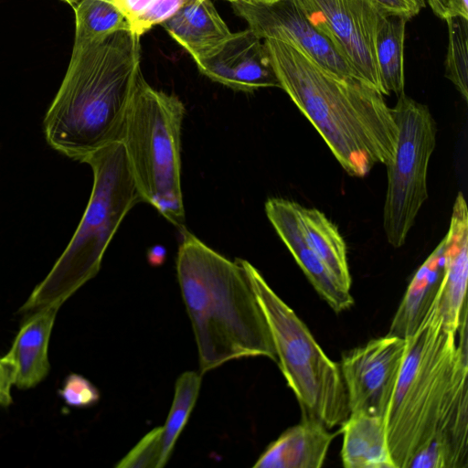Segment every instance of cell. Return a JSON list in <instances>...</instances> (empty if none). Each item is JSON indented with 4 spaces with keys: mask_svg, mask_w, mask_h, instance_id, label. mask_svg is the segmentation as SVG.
<instances>
[{
    "mask_svg": "<svg viewBox=\"0 0 468 468\" xmlns=\"http://www.w3.org/2000/svg\"><path fill=\"white\" fill-rule=\"evenodd\" d=\"M119 468H162L161 427L149 431L116 464Z\"/></svg>",
    "mask_w": 468,
    "mask_h": 468,
    "instance_id": "25",
    "label": "cell"
},
{
    "mask_svg": "<svg viewBox=\"0 0 468 468\" xmlns=\"http://www.w3.org/2000/svg\"><path fill=\"white\" fill-rule=\"evenodd\" d=\"M438 295V294H437ZM467 315L458 332L442 326L437 297L407 349L385 417L396 468L429 448L445 468L468 466Z\"/></svg>",
    "mask_w": 468,
    "mask_h": 468,
    "instance_id": "1",
    "label": "cell"
},
{
    "mask_svg": "<svg viewBox=\"0 0 468 468\" xmlns=\"http://www.w3.org/2000/svg\"><path fill=\"white\" fill-rule=\"evenodd\" d=\"M16 383V369L7 355L0 357V407L9 406L13 399L11 388Z\"/></svg>",
    "mask_w": 468,
    "mask_h": 468,
    "instance_id": "29",
    "label": "cell"
},
{
    "mask_svg": "<svg viewBox=\"0 0 468 468\" xmlns=\"http://www.w3.org/2000/svg\"><path fill=\"white\" fill-rule=\"evenodd\" d=\"M238 261L266 317L277 364L298 400L302 416L315 419L327 429L341 425L349 409L339 364L325 355L305 324L261 272L249 261Z\"/></svg>",
    "mask_w": 468,
    "mask_h": 468,
    "instance_id": "7",
    "label": "cell"
},
{
    "mask_svg": "<svg viewBox=\"0 0 468 468\" xmlns=\"http://www.w3.org/2000/svg\"><path fill=\"white\" fill-rule=\"evenodd\" d=\"M398 97L392 110L399 134L393 159L386 165L388 186L383 209L384 231L394 248L404 245L428 198V167L437 132L426 105L404 92Z\"/></svg>",
    "mask_w": 468,
    "mask_h": 468,
    "instance_id": "8",
    "label": "cell"
},
{
    "mask_svg": "<svg viewBox=\"0 0 468 468\" xmlns=\"http://www.w3.org/2000/svg\"><path fill=\"white\" fill-rule=\"evenodd\" d=\"M196 64L203 75L234 90L280 88L264 42L250 28L231 33L216 52Z\"/></svg>",
    "mask_w": 468,
    "mask_h": 468,
    "instance_id": "12",
    "label": "cell"
},
{
    "mask_svg": "<svg viewBox=\"0 0 468 468\" xmlns=\"http://www.w3.org/2000/svg\"><path fill=\"white\" fill-rule=\"evenodd\" d=\"M127 18L131 29L154 7L157 0H110Z\"/></svg>",
    "mask_w": 468,
    "mask_h": 468,
    "instance_id": "28",
    "label": "cell"
},
{
    "mask_svg": "<svg viewBox=\"0 0 468 468\" xmlns=\"http://www.w3.org/2000/svg\"><path fill=\"white\" fill-rule=\"evenodd\" d=\"M338 431L343 434L341 459L346 468H396L385 418L350 413Z\"/></svg>",
    "mask_w": 468,
    "mask_h": 468,
    "instance_id": "19",
    "label": "cell"
},
{
    "mask_svg": "<svg viewBox=\"0 0 468 468\" xmlns=\"http://www.w3.org/2000/svg\"><path fill=\"white\" fill-rule=\"evenodd\" d=\"M187 0H157L154 7L135 25L133 31L140 37L153 27L171 17Z\"/></svg>",
    "mask_w": 468,
    "mask_h": 468,
    "instance_id": "27",
    "label": "cell"
},
{
    "mask_svg": "<svg viewBox=\"0 0 468 468\" xmlns=\"http://www.w3.org/2000/svg\"><path fill=\"white\" fill-rule=\"evenodd\" d=\"M58 394L66 404L77 408L92 406L100 399L98 388L89 379L75 373L66 378Z\"/></svg>",
    "mask_w": 468,
    "mask_h": 468,
    "instance_id": "26",
    "label": "cell"
},
{
    "mask_svg": "<svg viewBox=\"0 0 468 468\" xmlns=\"http://www.w3.org/2000/svg\"><path fill=\"white\" fill-rule=\"evenodd\" d=\"M443 239L446 267L437 295L438 309L442 326L458 332L463 319L467 315L468 210L462 192L455 198L450 227Z\"/></svg>",
    "mask_w": 468,
    "mask_h": 468,
    "instance_id": "14",
    "label": "cell"
},
{
    "mask_svg": "<svg viewBox=\"0 0 468 468\" xmlns=\"http://www.w3.org/2000/svg\"><path fill=\"white\" fill-rule=\"evenodd\" d=\"M299 204L282 197L265 202L266 216L316 292L335 311L350 309L354 298L308 245L300 221Z\"/></svg>",
    "mask_w": 468,
    "mask_h": 468,
    "instance_id": "13",
    "label": "cell"
},
{
    "mask_svg": "<svg viewBox=\"0 0 468 468\" xmlns=\"http://www.w3.org/2000/svg\"><path fill=\"white\" fill-rule=\"evenodd\" d=\"M293 1L360 79L383 94L376 38L381 21L389 13L373 0Z\"/></svg>",
    "mask_w": 468,
    "mask_h": 468,
    "instance_id": "9",
    "label": "cell"
},
{
    "mask_svg": "<svg viewBox=\"0 0 468 468\" xmlns=\"http://www.w3.org/2000/svg\"><path fill=\"white\" fill-rule=\"evenodd\" d=\"M389 14L410 19L425 7L424 0H373Z\"/></svg>",
    "mask_w": 468,
    "mask_h": 468,
    "instance_id": "31",
    "label": "cell"
},
{
    "mask_svg": "<svg viewBox=\"0 0 468 468\" xmlns=\"http://www.w3.org/2000/svg\"><path fill=\"white\" fill-rule=\"evenodd\" d=\"M186 113L175 94L154 89L141 68L133 81L122 143L142 200L185 228L181 127Z\"/></svg>",
    "mask_w": 468,
    "mask_h": 468,
    "instance_id": "6",
    "label": "cell"
},
{
    "mask_svg": "<svg viewBox=\"0 0 468 468\" xmlns=\"http://www.w3.org/2000/svg\"><path fill=\"white\" fill-rule=\"evenodd\" d=\"M263 42L280 88L348 175L363 177L376 164L391 162L399 130L385 95L361 80L325 69L291 40Z\"/></svg>",
    "mask_w": 468,
    "mask_h": 468,
    "instance_id": "2",
    "label": "cell"
},
{
    "mask_svg": "<svg viewBox=\"0 0 468 468\" xmlns=\"http://www.w3.org/2000/svg\"><path fill=\"white\" fill-rule=\"evenodd\" d=\"M231 5L235 13L247 21L249 28L261 39L291 40L325 69L342 78L363 81L293 0H278L266 4L234 2Z\"/></svg>",
    "mask_w": 468,
    "mask_h": 468,
    "instance_id": "11",
    "label": "cell"
},
{
    "mask_svg": "<svg viewBox=\"0 0 468 468\" xmlns=\"http://www.w3.org/2000/svg\"><path fill=\"white\" fill-rule=\"evenodd\" d=\"M445 267L442 239L412 277L392 319L389 335L407 339L417 331L437 297Z\"/></svg>",
    "mask_w": 468,
    "mask_h": 468,
    "instance_id": "18",
    "label": "cell"
},
{
    "mask_svg": "<svg viewBox=\"0 0 468 468\" xmlns=\"http://www.w3.org/2000/svg\"><path fill=\"white\" fill-rule=\"evenodd\" d=\"M66 2L67 4L70 5L71 6H74L80 0H62Z\"/></svg>",
    "mask_w": 468,
    "mask_h": 468,
    "instance_id": "33",
    "label": "cell"
},
{
    "mask_svg": "<svg viewBox=\"0 0 468 468\" xmlns=\"http://www.w3.org/2000/svg\"><path fill=\"white\" fill-rule=\"evenodd\" d=\"M315 419L301 421L270 443L253 464L254 468H320L339 431L330 432Z\"/></svg>",
    "mask_w": 468,
    "mask_h": 468,
    "instance_id": "15",
    "label": "cell"
},
{
    "mask_svg": "<svg viewBox=\"0 0 468 468\" xmlns=\"http://www.w3.org/2000/svg\"><path fill=\"white\" fill-rule=\"evenodd\" d=\"M409 19L388 14L380 23L376 38V55L382 92L398 96L404 92V38Z\"/></svg>",
    "mask_w": 468,
    "mask_h": 468,
    "instance_id": "21",
    "label": "cell"
},
{
    "mask_svg": "<svg viewBox=\"0 0 468 468\" xmlns=\"http://www.w3.org/2000/svg\"><path fill=\"white\" fill-rule=\"evenodd\" d=\"M298 212L305 239L331 274L346 289L350 290L351 274L347 262L346 242L337 228L316 208L301 205Z\"/></svg>",
    "mask_w": 468,
    "mask_h": 468,
    "instance_id": "20",
    "label": "cell"
},
{
    "mask_svg": "<svg viewBox=\"0 0 468 468\" xmlns=\"http://www.w3.org/2000/svg\"><path fill=\"white\" fill-rule=\"evenodd\" d=\"M406 349L407 339L388 334L342 354L349 414L386 417Z\"/></svg>",
    "mask_w": 468,
    "mask_h": 468,
    "instance_id": "10",
    "label": "cell"
},
{
    "mask_svg": "<svg viewBox=\"0 0 468 468\" xmlns=\"http://www.w3.org/2000/svg\"><path fill=\"white\" fill-rule=\"evenodd\" d=\"M180 230L176 273L201 374L242 357L277 363L266 317L238 259L231 261L186 228Z\"/></svg>",
    "mask_w": 468,
    "mask_h": 468,
    "instance_id": "4",
    "label": "cell"
},
{
    "mask_svg": "<svg viewBox=\"0 0 468 468\" xmlns=\"http://www.w3.org/2000/svg\"><path fill=\"white\" fill-rule=\"evenodd\" d=\"M448 48L445 77L451 80L465 101H468V19L453 16L446 19Z\"/></svg>",
    "mask_w": 468,
    "mask_h": 468,
    "instance_id": "24",
    "label": "cell"
},
{
    "mask_svg": "<svg viewBox=\"0 0 468 468\" xmlns=\"http://www.w3.org/2000/svg\"><path fill=\"white\" fill-rule=\"evenodd\" d=\"M201 386V375L194 371L184 372L177 378L170 411L161 426V465L168 462L175 444L186 426L196 404Z\"/></svg>",
    "mask_w": 468,
    "mask_h": 468,
    "instance_id": "23",
    "label": "cell"
},
{
    "mask_svg": "<svg viewBox=\"0 0 468 468\" xmlns=\"http://www.w3.org/2000/svg\"><path fill=\"white\" fill-rule=\"evenodd\" d=\"M73 8V48L99 42L117 31L132 30L127 18L110 0H80Z\"/></svg>",
    "mask_w": 468,
    "mask_h": 468,
    "instance_id": "22",
    "label": "cell"
},
{
    "mask_svg": "<svg viewBox=\"0 0 468 468\" xmlns=\"http://www.w3.org/2000/svg\"><path fill=\"white\" fill-rule=\"evenodd\" d=\"M93 185L82 218L66 249L21 311L58 306L92 279L124 217L142 197L122 142L88 156Z\"/></svg>",
    "mask_w": 468,
    "mask_h": 468,
    "instance_id": "5",
    "label": "cell"
},
{
    "mask_svg": "<svg viewBox=\"0 0 468 468\" xmlns=\"http://www.w3.org/2000/svg\"><path fill=\"white\" fill-rule=\"evenodd\" d=\"M58 309L51 305L40 308L20 327L6 354L15 366L17 388H32L48 376V348Z\"/></svg>",
    "mask_w": 468,
    "mask_h": 468,
    "instance_id": "17",
    "label": "cell"
},
{
    "mask_svg": "<svg viewBox=\"0 0 468 468\" xmlns=\"http://www.w3.org/2000/svg\"><path fill=\"white\" fill-rule=\"evenodd\" d=\"M438 17L446 20L453 16L468 19V0H427Z\"/></svg>",
    "mask_w": 468,
    "mask_h": 468,
    "instance_id": "30",
    "label": "cell"
},
{
    "mask_svg": "<svg viewBox=\"0 0 468 468\" xmlns=\"http://www.w3.org/2000/svg\"><path fill=\"white\" fill-rule=\"evenodd\" d=\"M140 38L132 30H121L72 48L65 76L43 119L46 141L54 150L83 163L122 141L141 68Z\"/></svg>",
    "mask_w": 468,
    "mask_h": 468,
    "instance_id": "3",
    "label": "cell"
},
{
    "mask_svg": "<svg viewBox=\"0 0 468 468\" xmlns=\"http://www.w3.org/2000/svg\"><path fill=\"white\" fill-rule=\"evenodd\" d=\"M161 26L195 62L212 55L231 35L211 0H187Z\"/></svg>",
    "mask_w": 468,
    "mask_h": 468,
    "instance_id": "16",
    "label": "cell"
},
{
    "mask_svg": "<svg viewBox=\"0 0 468 468\" xmlns=\"http://www.w3.org/2000/svg\"><path fill=\"white\" fill-rule=\"evenodd\" d=\"M230 3L234 2H241V3H247V4H266V3H272L278 0H227Z\"/></svg>",
    "mask_w": 468,
    "mask_h": 468,
    "instance_id": "32",
    "label": "cell"
}]
</instances>
